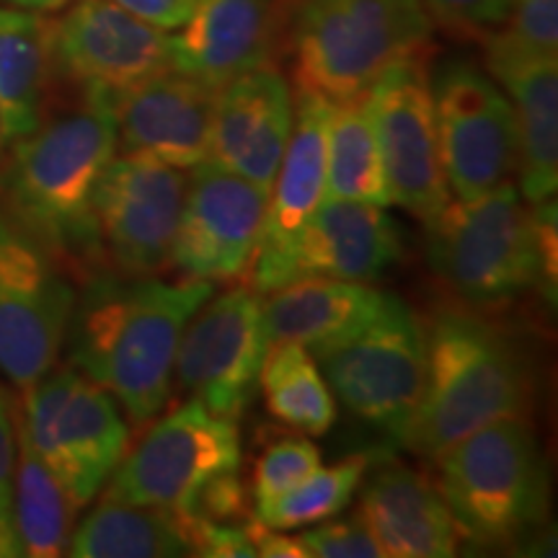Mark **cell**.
Here are the masks:
<instances>
[{
  "label": "cell",
  "instance_id": "6da1fadb",
  "mask_svg": "<svg viewBox=\"0 0 558 558\" xmlns=\"http://www.w3.org/2000/svg\"><path fill=\"white\" fill-rule=\"evenodd\" d=\"M215 282L124 277L99 269L83 277L65 344L70 362L114 396L132 424H148L173 393V362L190 318Z\"/></svg>",
  "mask_w": 558,
  "mask_h": 558
},
{
  "label": "cell",
  "instance_id": "7a4b0ae2",
  "mask_svg": "<svg viewBox=\"0 0 558 558\" xmlns=\"http://www.w3.org/2000/svg\"><path fill=\"white\" fill-rule=\"evenodd\" d=\"M114 99L99 88H73L70 104L45 111L39 128L13 143L0 169L5 213L81 277L104 264L94 199L117 156Z\"/></svg>",
  "mask_w": 558,
  "mask_h": 558
},
{
  "label": "cell",
  "instance_id": "3957f363",
  "mask_svg": "<svg viewBox=\"0 0 558 558\" xmlns=\"http://www.w3.org/2000/svg\"><path fill=\"white\" fill-rule=\"evenodd\" d=\"M427 333V383L403 445L437 460L463 437L525 416L533 399L527 354L499 324L471 308H439Z\"/></svg>",
  "mask_w": 558,
  "mask_h": 558
},
{
  "label": "cell",
  "instance_id": "277c9868",
  "mask_svg": "<svg viewBox=\"0 0 558 558\" xmlns=\"http://www.w3.org/2000/svg\"><path fill=\"white\" fill-rule=\"evenodd\" d=\"M422 0H292L282 52L298 94L339 104L365 96L396 62L429 54Z\"/></svg>",
  "mask_w": 558,
  "mask_h": 558
},
{
  "label": "cell",
  "instance_id": "5b68a950",
  "mask_svg": "<svg viewBox=\"0 0 558 558\" xmlns=\"http://www.w3.org/2000/svg\"><path fill=\"white\" fill-rule=\"evenodd\" d=\"M435 463L439 494L473 546H507L546 522L548 463L525 416L476 429Z\"/></svg>",
  "mask_w": 558,
  "mask_h": 558
},
{
  "label": "cell",
  "instance_id": "8992f818",
  "mask_svg": "<svg viewBox=\"0 0 558 558\" xmlns=\"http://www.w3.org/2000/svg\"><path fill=\"white\" fill-rule=\"evenodd\" d=\"M427 226V259L463 308L501 313L538 288L533 209L512 181L473 199L450 197Z\"/></svg>",
  "mask_w": 558,
  "mask_h": 558
},
{
  "label": "cell",
  "instance_id": "52a82bcc",
  "mask_svg": "<svg viewBox=\"0 0 558 558\" xmlns=\"http://www.w3.org/2000/svg\"><path fill=\"white\" fill-rule=\"evenodd\" d=\"M19 422L78 509L96 499L130 448L120 403L73 365H54L24 390Z\"/></svg>",
  "mask_w": 558,
  "mask_h": 558
},
{
  "label": "cell",
  "instance_id": "ba28073f",
  "mask_svg": "<svg viewBox=\"0 0 558 558\" xmlns=\"http://www.w3.org/2000/svg\"><path fill=\"white\" fill-rule=\"evenodd\" d=\"M316 360L354 416L390 439H407L427 383V333L407 300L386 292L365 329Z\"/></svg>",
  "mask_w": 558,
  "mask_h": 558
},
{
  "label": "cell",
  "instance_id": "9c48e42d",
  "mask_svg": "<svg viewBox=\"0 0 558 558\" xmlns=\"http://www.w3.org/2000/svg\"><path fill=\"white\" fill-rule=\"evenodd\" d=\"M241 465V437L233 418L186 401L153 422L124 452L104 486V499L169 509L190 518L199 494Z\"/></svg>",
  "mask_w": 558,
  "mask_h": 558
},
{
  "label": "cell",
  "instance_id": "30bf717a",
  "mask_svg": "<svg viewBox=\"0 0 558 558\" xmlns=\"http://www.w3.org/2000/svg\"><path fill=\"white\" fill-rule=\"evenodd\" d=\"M75 288L65 267L0 209V373L26 390L58 365Z\"/></svg>",
  "mask_w": 558,
  "mask_h": 558
},
{
  "label": "cell",
  "instance_id": "8fae6325",
  "mask_svg": "<svg viewBox=\"0 0 558 558\" xmlns=\"http://www.w3.org/2000/svg\"><path fill=\"white\" fill-rule=\"evenodd\" d=\"M439 160L450 194L473 199L512 181L520 163L514 109L476 62L456 58L429 73Z\"/></svg>",
  "mask_w": 558,
  "mask_h": 558
},
{
  "label": "cell",
  "instance_id": "7c38bea8",
  "mask_svg": "<svg viewBox=\"0 0 558 558\" xmlns=\"http://www.w3.org/2000/svg\"><path fill=\"white\" fill-rule=\"evenodd\" d=\"M269 347L264 295L251 288L213 292L181 333L177 386L213 414L239 422L259 393Z\"/></svg>",
  "mask_w": 558,
  "mask_h": 558
},
{
  "label": "cell",
  "instance_id": "4fadbf2b",
  "mask_svg": "<svg viewBox=\"0 0 558 558\" xmlns=\"http://www.w3.org/2000/svg\"><path fill=\"white\" fill-rule=\"evenodd\" d=\"M190 173L143 156H114L94 199L104 262L124 277L171 271Z\"/></svg>",
  "mask_w": 558,
  "mask_h": 558
},
{
  "label": "cell",
  "instance_id": "5bb4252c",
  "mask_svg": "<svg viewBox=\"0 0 558 558\" xmlns=\"http://www.w3.org/2000/svg\"><path fill=\"white\" fill-rule=\"evenodd\" d=\"M367 107L390 205L429 222L450 202V186L439 160L427 54L401 60L386 70L367 90Z\"/></svg>",
  "mask_w": 558,
  "mask_h": 558
},
{
  "label": "cell",
  "instance_id": "9a60e30c",
  "mask_svg": "<svg viewBox=\"0 0 558 558\" xmlns=\"http://www.w3.org/2000/svg\"><path fill=\"white\" fill-rule=\"evenodd\" d=\"M52 21V73L70 88L120 96L173 68L171 34L145 24L114 0H73Z\"/></svg>",
  "mask_w": 558,
  "mask_h": 558
},
{
  "label": "cell",
  "instance_id": "2e32d148",
  "mask_svg": "<svg viewBox=\"0 0 558 558\" xmlns=\"http://www.w3.org/2000/svg\"><path fill=\"white\" fill-rule=\"evenodd\" d=\"M269 190L205 160L186 181L171 269L184 279L226 282L246 271L259 241Z\"/></svg>",
  "mask_w": 558,
  "mask_h": 558
},
{
  "label": "cell",
  "instance_id": "e0dca14e",
  "mask_svg": "<svg viewBox=\"0 0 558 558\" xmlns=\"http://www.w3.org/2000/svg\"><path fill=\"white\" fill-rule=\"evenodd\" d=\"M331 101L313 94L295 96V120L284 148L254 254L243 277L259 295L271 292L275 271L292 243L326 199V158H329Z\"/></svg>",
  "mask_w": 558,
  "mask_h": 558
},
{
  "label": "cell",
  "instance_id": "ac0fdd59",
  "mask_svg": "<svg viewBox=\"0 0 558 558\" xmlns=\"http://www.w3.org/2000/svg\"><path fill=\"white\" fill-rule=\"evenodd\" d=\"M218 90L177 68L124 90L114 99L117 150L184 171L205 163Z\"/></svg>",
  "mask_w": 558,
  "mask_h": 558
},
{
  "label": "cell",
  "instance_id": "d6986e66",
  "mask_svg": "<svg viewBox=\"0 0 558 558\" xmlns=\"http://www.w3.org/2000/svg\"><path fill=\"white\" fill-rule=\"evenodd\" d=\"M401 254V230L386 207L326 197L279 262L271 290L308 277L369 284Z\"/></svg>",
  "mask_w": 558,
  "mask_h": 558
},
{
  "label": "cell",
  "instance_id": "ffe728a7",
  "mask_svg": "<svg viewBox=\"0 0 558 558\" xmlns=\"http://www.w3.org/2000/svg\"><path fill=\"white\" fill-rule=\"evenodd\" d=\"M292 0H197L192 19L171 34L181 73L220 88L235 75L275 62L288 34Z\"/></svg>",
  "mask_w": 558,
  "mask_h": 558
},
{
  "label": "cell",
  "instance_id": "44dd1931",
  "mask_svg": "<svg viewBox=\"0 0 558 558\" xmlns=\"http://www.w3.org/2000/svg\"><path fill=\"white\" fill-rule=\"evenodd\" d=\"M295 120V96L275 62L235 75L218 90L209 158L271 190Z\"/></svg>",
  "mask_w": 558,
  "mask_h": 558
},
{
  "label": "cell",
  "instance_id": "7402d4cb",
  "mask_svg": "<svg viewBox=\"0 0 558 558\" xmlns=\"http://www.w3.org/2000/svg\"><path fill=\"white\" fill-rule=\"evenodd\" d=\"M486 73L514 109L520 135V194L527 205L556 197L558 186V54H535L488 34Z\"/></svg>",
  "mask_w": 558,
  "mask_h": 558
},
{
  "label": "cell",
  "instance_id": "603a6c76",
  "mask_svg": "<svg viewBox=\"0 0 558 558\" xmlns=\"http://www.w3.org/2000/svg\"><path fill=\"white\" fill-rule=\"evenodd\" d=\"M360 514L390 558L456 556L460 533L437 484L399 460L375 465Z\"/></svg>",
  "mask_w": 558,
  "mask_h": 558
},
{
  "label": "cell",
  "instance_id": "cb8c5ba5",
  "mask_svg": "<svg viewBox=\"0 0 558 558\" xmlns=\"http://www.w3.org/2000/svg\"><path fill=\"white\" fill-rule=\"evenodd\" d=\"M386 292L347 279H295L264 298L269 344H300L313 357L365 329Z\"/></svg>",
  "mask_w": 558,
  "mask_h": 558
},
{
  "label": "cell",
  "instance_id": "d4e9b609",
  "mask_svg": "<svg viewBox=\"0 0 558 558\" xmlns=\"http://www.w3.org/2000/svg\"><path fill=\"white\" fill-rule=\"evenodd\" d=\"M52 75V21L37 11L0 9V132L5 143L39 128Z\"/></svg>",
  "mask_w": 558,
  "mask_h": 558
},
{
  "label": "cell",
  "instance_id": "484cf974",
  "mask_svg": "<svg viewBox=\"0 0 558 558\" xmlns=\"http://www.w3.org/2000/svg\"><path fill=\"white\" fill-rule=\"evenodd\" d=\"M75 558H173L194 556L186 522L169 509L104 499L70 533Z\"/></svg>",
  "mask_w": 558,
  "mask_h": 558
},
{
  "label": "cell",
  "instance_id": "4316f807",
  "mask_svg": "<svg viewBox=\"0 0 558 558\" xmlns=\"http://www.w3.org/2000/svg\"><path fill=\"white\" fill-rule=\"evenodd\" d=\"M75 514H78V507L73 505L60 478L47 469L45 460L34 450L24 424L16 416L13 530H16L21 556H65Z\"/></svg>",
  "mask_w": 558,
  "mask_h": 558
},
{
  "label": "cell",
  "instance_id": "83f0119b",
  "mask_svg": "<svg viewBox=\"0 0 558 558\" xmlns=\"http://www.w3.org/2000/svg\"><path fill=\"white\" fill-rule=\"evenodd\" d=\"M326 197L390 207L388 181L383 171L373 117H369L367 94L331 104Z\"/></svg>",
  "mask_w": 558,
  "mask_h": 558
},
{
  "label": "cell",
  "instance_id": "f1b7e54d",
  "mask_svg": "<svg viewBox=\"0 0 558 558\" xmlns=\"http://www.w3.org/2000/svg\"><path fill=\"white\" fill-rule=\"evenodd\" d=\"M259 388L269 414L300 435L320 437L337 422V401L318 360L300 344H271Z\"/></svg>",
  "mask_w": 558,
  "mask_h": 558
},
{
  "label": "cell",
  "instance_id": "f546056e",
  "mask_svg": "<svg viewBox=\"0 0 558 558\" xmlns=\"http://www.w3.org/2000/svg\"><path fill=\"white\" fill-rule=\"evenodd\" d=\"M367 456L344 458L331 469L313 471L303 484L290 488L282 497L254 507V518L275 530L313 527L344 512L365 478Z\"/></svg>",
  "mask_w": 558,
  "mask_h": 558
},
{
  "label": "cell",
  "instance_id": "4dcf8cb0",
  "mask_svg": "<svg viewBox=\"0 0 558 558\" xmlns=\"http://www.w3.org/2000/svg\"><path fill=\"white\" fill-rule=\"evenodd\" d=\"M320 469V452L308 437H282L267 445L254 465V507L282 497Z\"/></svg>",
  "mask_w": 558,
  "mask_h": 558
},
{
  "label": "cell",
  "instance_id": "1f68e13d",
  "mask_svg": "<svg viewBox=\"0 0 558 558\" xmlns=\"http://www.w3.org/2000/svg\"><path fill=\"white\" fill-rule=\"evenodd\" d=\"M432 24L452 37L484 41L505 24L514 0H422Z\"/></svg>",
  "mask_w": 558,
  "mask_h": 558
},
{
  "label": "cell",
  "instance_id": "d6a6232c",
  "mask_svg": "<svg viewBox=\"0 0 558 558\" xmlns=\"http://www.w3.org/2000/svg\"><path fill=\"white\" fill-rule=\"evenodd\" d=\"M499 39L535 54H558V0H514Z\"/></svg>",
  "mask_w": 558,
  "mask_h": 558
},
{
  "label": "cell",
  "instance_id": "836d02e7",
  "mask_svg": "<svg viewBox=\"0 0 558 558\" xmlns=\"http://www.w3.org/2000/svg\"><path fill=\"white\" fill-rule=\"evenodd\" d=\"M320 525V522H318ZM308 558H378L383 554L380 543L369 533L362 514H349L344 520L326 522V525L305 530L300 535Z\"/></svg>",
  "mask_w": 558,
  "mask_h": 558
},
{
  "label": "cell",
  "instance_id": "e575fe53",
  "mask_svg": "<svg viewBox=\"0 0 558 558\" xmlns=\"http://www.w3.org/2000/svg\"><path fill=\"white\" fill-rule=\"evenodd\" d=\"M186 522L194 556L205 558H254L256 548L251 541L246 522L239 525L233 520H202L181 518Z\"/></svg>",
  "mask_w": 558,
  "mask_h": 558
},
{
  "label": "cell",
  "instance_id": "d590c367",
  "mask_svg": "<svg viewBox=\"0 0 558 558\" xmlns=\"http://www.w3.org/2000/svg\"><path fill=\"white\" fill-rule=\"evenodd\" d=\"M13 473H16V414L9 393L0 386V533L9 535L19 546L13 530Z\"/></svg>",
  "mask_w": 558,
  "mask_h": 558
},
{
  "label": "cell",
  "instance_id": "8d00e7d4",
  "mask_svg": "<svg viewBox=\"0 0 558 558\" xmlns=\"http://www.w3.org/2000/svg\"><path fill=\"white\" fill-rule=\"evenodd\" d=\"M533 207L535 222V241H538L541 256V279L538 288L546 298V303L556 305V288H558V220H556V197L543 199Z\"/></svg>",
  "mask_w": 558,
  "mask_h": 558
},
{
  "label": "cell",
  "instance_id": "74e56055",
  "mask_svg": "<svg viewBox=\"0 0 558 558\" xmlns=\"http://www.w3.org/2000/svg\"><path fill=\"white\" fill-rule=\"evenodd\" d=\"M114 3L160 32H179L197 9V0H114Z\"/></svg>",
  "mask_w": 558,
  "mask_h": 558
},
{
  "label": "cell",
  "instance_id": "f35d334b",
  "mask_svg": "<svg viewBox=\"0 0 558 558\" xmlns=\"http://www.w3.org/2000/svg\"><path fill=\"white\" fill-rule=\"evenodd\" d=\"M246 527H248L251 541H254L256 556H264V558H308L300 538H288V535H282V530L267 527L264 522H259L256 518L248 520Z\"/></svg>",
  "mask_w": 558,
  "mask_h": 558
},
{
  "label": "cell",
  "instance_id": "ab89813d",
  "mask_svg": "<svg viewBox=\"0 0 558 558\" xmlns=\"http://www.w3.org/2000/svg\"><path fill=\"white\" fill-rule=\"evenodd\" d=\"M9 3L16 5V9L47 13V11H60V9H65V5L73 3V0H9Z\"/></svg>",
  "mask_w": 558,
  "mask_h": 558
},
{
  "label": "cell",
  "instance_id": "60d3db41",
  "mask_svg": "<svg viewBox=\"0 0 558 558\" xmlns=\"http://www.w3.org/2000/svg\"><path fill=\"white\" fill-rule=\"evenodd\" d=\"M3 145H5V140H3V132H0V158H3Z\"/></svg>",
  "mask_w": 558,
  "mask_h": 558
}]
</instances>
